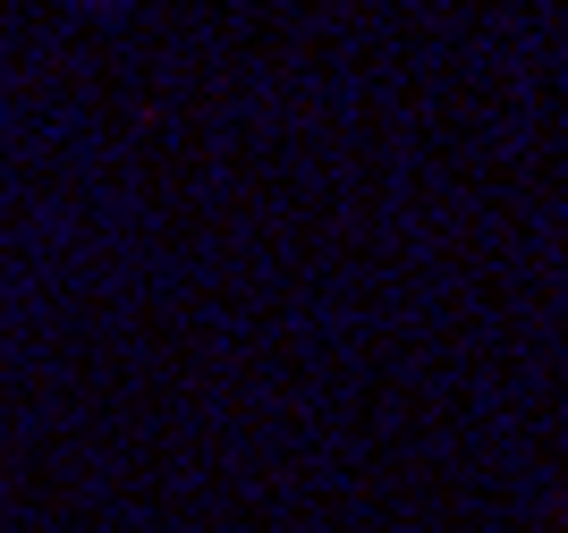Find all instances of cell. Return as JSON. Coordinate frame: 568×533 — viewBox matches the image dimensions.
Masks as SVG:
<instances>
[{
  "mask_svg": "<svg viewBox=\"0 0 568 533\" xmlns=\"http://www.w3.org/2000/svg\"><path fill=\"white\" fill-rule=\"evenodd\" d=\"M85 9H119V0H85Z\"/></svg>",
  "mask_w": 568,
  "mask_h": 533,
  "instance_id": "6da1fadb",
  "label": "cell"
}]
</instances>
